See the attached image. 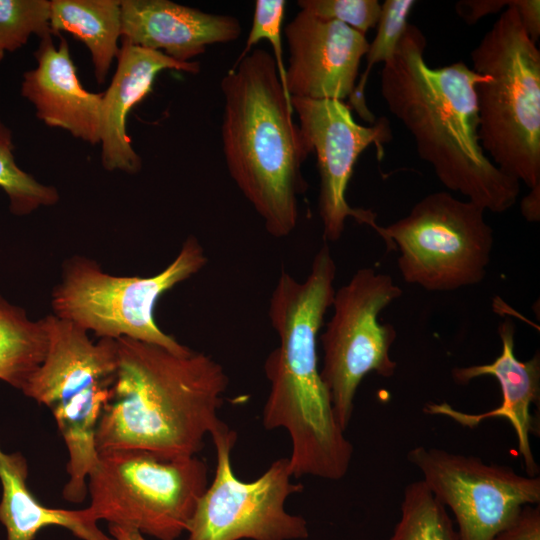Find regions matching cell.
I'll use <instances>...</instances> for the list:
<instances>
[{
  "mask_svg": "<svg viewBox=\"0 0 540 540\" xmlns=\"http://www.w3.org/2000/svg\"><path fill=\"white\" fill-rule=\"evenodd\" d=\"M336 271L331 250L324 244L304 281L280 273L269 301L268 317L279 345L264 363L270 387L262 425L288 432L289 467L295 478L340 480L353 457V445L336 420L318 366V333L332 305Z\"/></svg>",
  "mask_w": 540,
  "mask_h": 540,
  "instance_id": "obj_1",
  "label": "cell"
},
{
  "mask_svg": "<svg viewBox=\"0 0 540 540\" xmlns=\"http://www.w3.org/2000/svg\"><path fill=\"white\" fill-rule=\"evenodd\" d=\"M426 44L422 31L408 24L381 71L382 97L444 187L503 213L516 203L520 183L493 164L479 141L476 86L485 76L463 61L430 67Z\"/></svg>",
  "mask_w": 540,
  "mask_h": 540,
  "instance_id": "obj_2",
  "label": "cell"
},
{
  "mask_svg": "<svg viewBox=\"0 0 540 540\" xmlns=\"http://www.w3.org/2000/svg\"><path fill=\"white\" fill-rule=\"evenodd\" d=\"M113 395L96 430L98 452L143 450L195 456L224 422L218 412L229 379L211 356L176 354L135 339H117Z\"/></svg>",
  "mask_w": 540,
  "mask_h": 540,
  "instance_id": "obj_3",
  "label": "cell"
},
{
  "mask_svg": "<svg viewBox=\"0 0 540 540\" xmlns=\"http://www.w3.org/2000/svg\"><path fill=\"white\" fill-rule=\"evenodd\" d=\"M220 86L228 172L266 231L285 238L298 223V198L308 187L302 165L312 150L293 119L273 56L251 51L235 62Z\"/></svg>",
  "mask_w": 540,
  "mask_h": 540,
  "instance_id": "obj_4",
  "label": "cell"
},
{
  "mask_svg": "<svg viewBox=\"0 0 540 540\" xmlns=\"http://www.w3.org/2000/svg\"><path fill=\"white\" fill-rule=\"evenodd\" d=\"M478 136L487 157L530 190L540 187V51L512 5L470 53Z\"/></svg>",
  "mask_w": 540,
  "mask_h": 540,
  "instance_id": "obj_5",
  "label": "cell"
},
{
  "mask_svg": "<svg viewBox=\"0 0 540 540\" xmlns=\"http://www.w3.org/2000/svg\"><path fill=\"white\" fill-rule=\"evenodd\" d=\"M206 264L204 248L192 235L167 267L148 277L112 275L92 259L73 256L52 290V314L99 338L126 337L185 355L192 350L159 328L154 310L164 293Z\"/></svg>",
  "mask_w": 540,
  "mask_h": 540,
  "instance_id": "obj_6",
  "label": "cell"
},
{
  "mask_svg": "<svg viewBox=\"0 0 540 540\" xmlns=\"http://www.w3.org/2000/svg\"><path fill=\"white\" fill-rule=\"evenodd\" d=\"M208 487V466L200 458L164 457L143 450L98 452L87 478L90 516L158 540L186 532Z\"/></svg>",
  "mask_w": 540,
  "mask_h": 540,
  "instance_id": "obj_7",
  "label": "cell"
},
{
  "mask_svg": "<svg viewBox=\"0 0 540 540\" xmlns=\"http://www.w3.org/2000/svg\"><path fill=\"white\" fill-rule=\"evenodd\" d=\"M43 321L46 355L22 392L51 411L69 461L86 464L97 455V426L113 395L117 340L94 342L87 331L54 314Z\"/></svg>",
  "mask_w": 540,
  "mask_h": 540,
  "instance_id": "obj_8",
  "label": "cell"
},
{
  "mask_svg": "<svg viewBox=\"0 0 540 540\" xmlns=\"http://www.w3.org/2000/svg\"><path fill=\"white\" fill-rule=\"evenodd\" d=\"M485 210L446 191L423 197L409 214L382 227L388 249L398 250L405 282L429 291H453L486 276L494 238Z\"/></svg>",
  "mask_w": 540,
  "mask_h": 540,
  "instance_id": "obj_9",
  "label": "cell"
},
{
  "mask_svg": "<svg viewBox=\"0 0 540 540\" xmlns=\"http://www.w3.org/2000/svg\"><path fill=\"white\" fill-rule=\"evenodd\" d=\"M402 295L388 274L358 269L333 296V313L320 336L323 363L320 375L343 431L350 424L354 399L363 378L371 372L392 377L397 363L390 349L397 332L379 322L380 313Z\"/></svg>",
  "mask_w": 540,
  "mask_h": 540,
  "instance_id": "obj_10",
  "label": "cell"
},
{
  "mask_svg": "<svg viewBox=\"0 0 540 540\" xmlns=\"http://www.w3.org/2000/svg\"><path fill=\"white\" fill-rule=\"evenodd\" d=\"M216 450L215 475L198 500L186 532L188 540H297L309 536L306 520L286 511L289 496L303 490L287 458L275 460L257 479L234 474L231 451L237 433L223 424L211 435Z\"/></svg>",
  "mask_w": 540,
  "mask_h": 540,
  "instance_id": "obj_11",
  "label": "cell"
},
{
  "mask_svg": "<svg viewBox=\"0 0 540 540\" xmlns=\"http://www.w3.org/2000/svg\"><path fill=\"white\" fill-rule=\"evenodd\" d=\"M408 461L450 510L460 540H492L525 505L540 503V478L440 448L416 446Z\"/></svg>",
  "mask_w": 540,
  "mask_h": 540,
  "instance_id": "obj_12",
  "label": "cell"
},
{
  "mask_svg": "<svg viewBox=\"0 0 540 540\" xmlns=\"http://www.w3.org/2000/svg\"><path fill=\"white\" fill-rule=\"evenodd\" d=\"M291 105L317 158L318 209L324 240H339L348 217L370 226L380 235L382 227L376 222L377 215L371 210L351 207L346 190L354 165L366 148L375 145L379 159L383 157V145L392 140L389 120L380 117L370 126L360 125L350 107L339 100L291 98Z\"/></svg>",
  "mask_w": 540,
  "mask_h": 540,
  "instance_id": "obj_13",
  "label": "cell"
},
{
  "mask_svg": "<svg viewBox=\"0 0 540 540\" xmlns=\"http://www.w3.org/2000/svg\"><path fill=\"white\" fill-rule=\"evenodd\" d=\"M289 47L285 86L291 98H350L369 43L364 34L334 20L303 10L288 23Z\"/></svg>",
  "mask_w": 540,
  "mask_h": 540,
  "instance_id": "obj_14",
  "label": "cell"
},
{
  "mask_svg": "<svg viewBox=\"0 0 540 540\" xmlns=\"http://www.w3.org/2000/svg\"><path fill=\"white\" fill-rule=\"evenodd\" d=\"M501 340V353L488 364L455 367L452 378L457 384H468L483 377H494L501 389V404L494 409L479 414H468L455 409L446 402L429 403L424 411L428 414L446 416L461 426L474 428L482 421L503 418L509 421L516 437L517 449L521 455L528 476L534 477L539 471L534 459L530 435L538 433V423L531 413L533 404H539L540 398V356L537 351L526 361L515 355V327L506 319L498 327Z\"/></svg>",
  "mask_w": 540,
  "mask_h": 540,
  "instance_id": "obj_15",
  "label": "cell"
},
{
  "mask_svg": "<svg viewBox=\"0 0 540 540\" xmlns=\"http://www.w3.org/2000/svg\"><path fill=\"white\" fill-rule=\"evenodd\" d=\"M40 38L34 52L37 66L23 75L20 93L50 127L61 128L90 144L100 143L103 93L86 90L78 77L69 44L60 34Z\"/></svg>",
  "mask_w": 540,
  "mask_h": 540,
  "instance_id": "obj_16",
  "label": "cell"
},
{
  "mask_svg": "<svg viewBox=\"0 0 540 540\" xmlns=\"http://www.w3.org/2000/svg\"><path fill=\"white\" fill-rule=\"evenodd\" d=\"M240 34V22L232 16L169 0L121 1V38L179 62H191L208 45L234 41Z\"/></svg>",
  "mask_w": 540,
  "mask_h": 540,
  "instance_id": "obj_17",
  "label": "cell"
},
{
  "mask_svg": "<svg viewBox=\"0 0 540 540\" xmlns=\"http://www.w3.org/2000/svg\"><path fill=\"white\" fill-rule=\"evenodd\" d=\"M168 69L197 74L200 64L179 62L160 51L121 40L117 68L102 102L101 163L107 171L136 174L141 170L142 160L132 147L126 119L131 109L151 91L157 74Z\"/></svg>",
  "mask_w": 540,
  "mask_h": 540,
  "instance_id": "obj_18",
  "label": "cell"
},
{
  "mask_svg": "<svg viewBox=\"0 0 540 540\" xmlns=\"http://www.w3.org/2000/svg\"><path fill=\"white\" fill-rule=\"evenodd\" d=\"M28 463L20 453H6L0 446V522L7 540H33L43 528L57 525L83 540H115L103 533L88 510H65L43 505L27 485Z\"/></svg>",
  "mask_w": 540,
  "mask_h": 540,
  "instance_id": "obj_19",
  "label": "cell"
},
{
  "mask_svg": "<svg viewBox=\"0 0 540 540\" xmlns=\"http://www.w3.org/2000/svg\"><path fill=\"white\" fill-rule=\"evenodd\" d=\"M50 29L53 35L68 32L88 48L97 82L103 84L118 56L121 37V1L52 0Z\"/></svg>",
  "mask_w": 540,
  "mask_h": 540,
  "instance_id": "obj_20",
  "label": "cell"
},
{
  "mask_svg": "<svg viewBox=\"0 0 540 540\" xmlns=\"http://www.w3.org/2000/svg\"><path fill=\"white\" fill-rule=\"evenodd\" d=\"M47 345L43 318L30 319L0 294V380L22 391L42 364Z\"/></svg>",
  "mask_w": 540,
  "mask_h": 540,
  "instance_id": "obj_21",
  "label": "cell"
},
{
  "mask_svg": "<svg viewBox=\"0 0 540 540\" xmlns=\"http://www.w3.org/2000/svg\"><path fill=\"white\" fill-rule=\"evenodd\" d=\"M388 540H460L446 507L422 480L408 484Z\"/></svg>",
  "mask_w": 540,
  "mask_h": 540,
  "instance_id": "obj_22",
  "label": "cell"
},
{
  "mask_svg": "<svg viewBox=\"0 0 540 540\" xmlns=\"http://www.w3.org/2000/svg\"><path fill=\"white\" fill-rule=\"evenodd\" d=\"M415 4L413 0H386L381 4L376 36L369 44L365 55L366 67L349 98L351 108L369 124L376 121L374 114L368 109L364 95L370 72L375 64L380 62L384 64L394 55L409 24L408 18Z\"/></svg>",
  "mask_w": 540,
  "mask_h": 540,
  "instance_id": "obj_23",
  "label": "cell"
},
{
  "mask_svg": "<svg viewBox=\"0 0 540 540\" xmlns=\"http://www.w3.org/2000/svg\"><path fill=\"white\" fill-rule=\"evenodd\" d=\"M13 133L0 119V189L8 198L9 211L25 216L40 207L55 205L60 195L53 186L37 181L15 160Z\"/></svg>",
  "mask_w": 540,
  "mask_h": 540,
  "instance_id": "obj_24",
  "label": "cell"
},
{
  "mask_svg": "<svg viewBox=\"0 0 540 540\" xmlns=\"http://www.w3.org/2000/svg\"><path fill=\"white\" fill-rule=\"evenodd\" d=\"M51 1L0 0V51L14 52L31 35L39 38L51 33Z\"/></svg>",
  "mask_w": 540,
  "mask_h": 540,
  "instance_id": "obj_25",
  "label": "cell"
},
{
  "mask_svg": "<svg viewBox=\"0 0 540 540\" xmlns=\"http://www.w3.org/2000/svg\"><path fill=\"white\" fill-rule=\"evenodd\" d=\"M285 8L286 1L284 0H257L255 2L252 25L248 38L245 42V47L242 53L236 61L241 60L248 55L252 51L253 46L256 45L260 40L265 39L270 42L273 47V58L276 64L280 82L287 99L291 102L290 97L287 95L285 86L286 67L283 59L281 38Z\"/></svg>",
  "mask_w": 540,
  "mask_h": 540,
  "instance_id": "obj_26",
  "label": "cell"
},
{
  "mask_svg": "<svg viewBox=\"0 0 540 540\" xmlns=\"http://www.w3.org/2000/svg\"><path fill=\"white\" fill-rule=\"evenodd\" d=\"M301 10L324 19L341 22L366 34L379 20L381 4L378 0H299Z\"/></svg>",
  "mask_w": 540,
  "mask_h": 540,
  "instance_id": "obj_27",
  "label": "cell"
},
{
  "mask_svg": "<svg viewBox=\"0 0 540 540\" xmlns=\"http://www.w3.org/2000/svg\"><path fill=\"white\" fill-rule=\"evenodd\" d=\"M492 540H540V504L523 506Z\"/></svg>",
  "mask_w": 540,
  "mask_h": 540,
  "instance_id": "obj_28",
  "label": "cell"
},
{
  "mask_svg": "<svg viewBox=\"0 0 540 540\" xmlns=\"http://www.w3.org/2000/svg\"><path fill=\"white\" fill-rule=\"evenodd\" d=\"M511 0H462L456 3V13L468 24L486 15L495 14L510 5Z\"/></svg>",
  "mask_w": 540,
  "mask_h": 540,
  "instance_id": "obj_29",
  "label": "cell"
},
{
  "mask_svg": "<svg viewBox=\"0 0 540 540\" xmlns=\"http://www.w3.org/2000/svg\"><path fill=\"white\" fill-rule=\"evenodd\" d=\"M521 23L533 42L540 36V2L539 0H512Z\"/></svg>",
  "mask_w": 540,
  "mask_h": 540,
  "instance_id": "obj_30",
  "label": "cell"
},
{
  "mask_svg": "<svg viewBox=\"0 0 540 540\" xmlns=\"http://www.w3.org/2000/svg\"><path fill=\"white\" fill-rule=\"evenodd\" d=\"M521 212L529 222L540 220V187L531 189L521 201Z\"/></svg>",
  "mask_w": 540,
  "mask_h": 540,
  "instance_id": "obj_31",
  "label": "cell"
},
{
  "mask_svg": "<svg viewBox=\"0 0 540 540\" xmlns=\"http://www.w3.org/2000/svg\"><path fill=\"white\" fill-rule=\"evenodd\" d=\"M109 532L115 540H146L139 531L109 524Z\"/></svg>",
  "mask_w": 540,
  "mask_h": 540,
  "instance_id": "obj_32",
  "label": "cell"
},
{
  "mask_svg": "<svg viewBox=\"0 0 540 540\" xmlns=\"http://www.w3.org/2000/svg\"><path fill=\"white\" fill-rule=\"evenodd\" d=\"M3 57H4V53L0 51V62L3 59Z\"/></svg>",
  "mask_w": 540,
  "mask_h": 540,
  "instance_id": "obj_33",
  "label": "cell"
}]
</instances>
